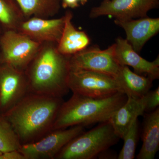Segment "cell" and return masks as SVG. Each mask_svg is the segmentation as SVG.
Here are the masks:
<instances>
[{
    "label": "cell",
    "instance_id": "cell-1",
    "mask_svg": "<svg viewBox=\"0 0 159 159\" xmlns=\"http://www.w3.org/2000/svg\"><path fill=\"white\" fill-rule=\"evenodd\" d=\"M62 98L29 92L3 116L14 129L22 145L35 142L53 130Z\"/></svg>",
    "mask_w": 159,
    "mask_h": 159
},
{
    "label": "cell",
    "instance_id": "cell-2",
    "mask_svg": "<svg viewBox=\"0 0 159 159\" xmlns=\"http://www.w3.org/2000/svg\"><path fill=\"white\" fill-rule=\"evenodd\" d=\"M57 45L42 43L25 71L30 93L59 98L68 93L70 57L61 54Z\"/></svg>",
    "mask_w": 159,
    "mask_h": 159
},
{
    "label": "cell",
    "instance_id": "cell-3",
    "mask_svg": "<svg viewBox=\"0 0 159 159\" xmlns=\"http://www.w3.org/2000/svg\"><path fill=\"white\" fill-rule=\"evenodd\" d=\"M127 99V96L122 92L102 98L73 93L69 100L63 101L61 106L53 130L107 122Z\"/></svg>",
    "mask_w": 159,
    "mask_h": 159
},
{
    "label": "cell",
    "instance_id": "cell-4",
    "mask_svg": "<svg viewBox=\"0 0 159 159\" xmlns=\"http://www.w3.org/2000/svg\"><path fill=\"white\" fill-rule=\"evenodd\" d=\"M120 139L114 132L109 121L102 122L72 139L55 159H95L116 144Z\"/></svg>",
    "mask_w": 159,
    "mask_h": 159
},
{
    "label": "cell",
    "instance_id": "cell-5",
    "mask_svg": "<svg viewBox=\"0 0 159 159\" xmlns=\"http://www.w3.org/2000/svg\"><path fill=\"white\" fill-rule=\"evenodd\" d=\"M67 86L73 93L92 98H105L122 92L116 80L111 75L71 67Z\"/></svg>",
    "mask_w": 159,
    "mask_h": 159
},
{
    "label": "cell",
    "instance_id": "cell-6",
    "mask_svg": "<svg viewBox=\"0 0 159 159\" xmlns=\"http://www.w3.org/2000/svg\"><path fill=\"white\" fill-rule=\"evenodd\" d=\"M41 44L18 31H4L0 41V63L25 71Z\"/></svg>",
    "mask_w": 159,
    "mask_h": 159
},
{
    "label": "cell",
    "instance_id": "cell-7",
    "mask_svg": "<svg viewBox=\"0 0 159 159\" xmlns=\"http://www.w3.org/2000/svg\"><path fill=\"white\" fill-rule=\"evenodd\" d=\"M84 131L82 125L55 129L37 141L22 145L18 151L25 159H55L69 142Z\"/></svg>",
    "mask_w": 159,
    "mask_h": 159
},
{
    "label": "cell",
    "instance_id": "cell-8",
    "mask_svg": "<svg viewBox=\"0 0 159 159\" xmlns=\"http://www.w3.org/2000/svg\"><path fill=\"white\" fill-rule=\"evenodd\" d=\"M70 67L108 74L116 77L121 65L115 55V45L105 50L86 48L70 57Z\"/></svg>",
    "mask_w": 159,
    "mask_h": 159
},
{
    "label": "cell",
    "instance_id": "cell-9",
    "mask_svg": "<svg viewBox=\"0 0 159 159\" xmlns=\"http://www.w3.org/2000/svg\"><path fill=\"white\" fill-rule=\"evenodd\" d=\"M29 92L25 71L0 63V115H5Z\"/></svg>",
    "mask_w": 159,
    "mask_h": 159
},
{
    "label": "cell",
    "instance_id": "cell-10",
    "mask_svg": "<svg viewBox=\"0 0 159 159\" xmlns=\"http://www.w3.org/2000/svg\"><path fill=\"white\" fill-rule=\"evenodd\" d=\"M159 6V0H104L91 9L89 17L110 16L118 20L140 18L147 17L148 11Z\"/></svg>",
    "mask_w": 159,
    "mask_h": 159
},
{
    "label": "cell",
    "instance_id": "cell-11",
    "mask_svg": "<svg viewBox=\"0 0 159 159\" xmlns=\"http://www.w3.org/2000/svg\"><path fill=\"white\" fill-rule=\"evenodd\" d=\"M64 16L56 19L31 17L20 24L17 31L36 42L58 43L64 26Z\"/></svg>",
    "mask_w": 159,
    "mask_h": 159
},
{
    "label": "cell",
    "instance_id": "cell-12",
    "mask_svg": "<svg viewBox=\"0 0 159 159\" xmlns=\"http://www.w3.org/2000/svg\"><path fill=\"white\" fill-rule=\"evenodd\" d=\"M115 45V55L120 65L132 67L134 73L153 81L159 79V57L152 61L146 60L134 50L126 39L121 37L116 39Z\"/></svg>",
    "mask_w": 159,
    "mask_h": 159
},
{
    "label": "cell",
    "instance_id": "cell-13",
    "mask_svg": "<svg viewBox=\"0 0 159 159\" xmlns=\"http://www.w3.org/2000/svg\"><path fill=\"white\" fill-rule=\"evenodd\" d=\"M115 24L126 34V39L136 52L139 53L145 43L159 31V18L147 17L138 19H115Z\"/></svg>",
    "mask_w": 159,
    "mask_h": 159
},
{
    "label": "cell",
    "instance_id": "cell-14",
    "mask_svg": "<svg viewBox=\"0 0 159 159\" xmlns=\"http://www.w3.org/2000/svg\"><path fill=\"white\" fill-rule=\"evenodd\" d=\"M64 16V26L57 48L61 54L70 57L87 48L90 39L84 31H79L74 27L72 11L67 10Z\"/></svg>",
    "mask_w": 159,
    "mask_h": 159
},
{
    "label": "cell",
    "instance_id": "cell-15",
    "mask_svg": "<svg viewBox=\"0 0 159 159\" xmlns=\"http://www.w3.org/2000/svg\"><path fill=\"white\" fill-rule=\"evenodd\" d=\"M145 112L144 97L140 99L127 97V100L111 117L109 121L116 134L122 139L133 122Z\"/></svg>",
    "mask_w": 159,
    "mask_h": 159
},
{
    "label": "cell",
    "instance_id": "cell-16",
    "mask_svg": "<svg viewBox=\"0 0 159 159\" xmlns=\"http://www.w3.org/2000/svg\"><path fill=\"white\" fill-rule=\"evenodd\" d=\"M115 78L127 97L137 99L142 98L150 90L153 81L149 77L132 72L126 66H120Z\"/></svg>",
    "mask_w": 159,
    "mask_h": 159
},
{
    "label": "cell",
    "instance_id": "cell-17",
    "mask_svg": "<svg viewBox=\"0 0 159 159\" xmlns=\"http://www.w3.org/2000/svg\"><path fill=\"white\" fill-rule=\"evenodd\" d=\"M142 132V145L138 159H153L159 148V108L145 116Z\"/></svg>",
    "mask_w": 159,
    "mask_h": 159
},
{
    "label": "cell",
    "instance_id": "cell-18",
    "mask_svg": "<svg viewBox=\"0 0 159 159\" xmlns=\"http://www.w3.org/2000/svg\"><path fill=\"white\" fill-rule=\"evenodd\" d=\"M26 19L31 17L50 18L58 13L61 0H15Z\"/></svg>",
    "mask_w": 159,
    "mask_h": 159
},
{
    "label": "cell",
    "instance_id": "cell-19",
    "mask_svg": "<svg viewBox=\"0 0 159 159\" xmlns=\"http://www.w3.org/2000/svg\"><path fill=\"white\" fill-rule=\"evenodd\" d=\"M25 19L15 0H0V23L4 31H17L20 24Z\"/></svg>",
    "mask_w": 159,
    "mask_h": 159
},
{
    "label": "cell",
    "instance_id": "cell-20",
    "mask_svg": "<svg viewBox=\"0 0 159 159\" xmlns=\"http://www.w3.org/2000/svg\"><path fill=\"white\" fill-rule=\"evenodd\" d=\"M21 145L10 122L5 116L0 115V152L5 153L19 150Z\"/></svg>",
    "mask_w": 159,
    "mask_h": 159
},
{
    "label": "cell",
    "instance_id": "cell-21",
    "mask_svg": "<svg viewBox=\"0 0 159 159\" xmlns=\"http://www.w3.org/2000/svg\"><path fill=\"white\" fill-rule=\"evenodd\" d=\"M139 134L138 119L133 122L127 133L122 139L124 140L123 147L117 156L118 159L134 158Z\"/></svg>",
    "mask_w": 159,
    "mask_h": 159
},
{
    "label": "cell",
    "instance_id": "cell-22",
    "mask_svg": "<svg viewBox=\"0 0 159 159\" xmlns=\"http://www.w3.org/2000/svg\"><path fill=\"white\" fill-rule=\"evenodd\" d=\"M145 100V112L152 111L159 105V87L153 91L149 90L144 96Z\"/></svg>",
    "mask_w": 159,
    "mask_h": 159
},
{
    "label": "cell",
    "instance_id": "cell-23",
    "mask_svg": "<svg viewBox=\"0 0 159 159\" xmlns=\"http://www.w3.org/2000/svg\"><path fill=\"white\" fill-rule=\"evenodd\" d=\"M0 159H25V158L22 154L18 150H16L2 153L0 157Z\"/></svg>",
    "mask_w": 159,
    "mask_h": 159
},
{
    "label": "cell",
    "instance_id": "cell-24",
    "mask_svg": "<svg viewBox=\"0 0 159 159\" xmlns=\"http://www.w3.org/2000/svg\"><path fill=\"white\" fill-rule=\"evenodd\" d=\"M61 6L64 9H75L80 6L79 2L78 0H61Z\"/></svg>",
    "mask_w": 159,
    "mask_h": 159
},
{
    "label": "cell",
    "instance_id": "cell-25",
    "mask_svg": "<svg viewBox=\"0 0 159 159\" xmlns=\"http://www.w3.org/2000/svg\"><path fill=\"white\" fill-rule=\"evenodd\" d=\"M4 31V30L2 27V25H1V23H0V41H1V38H2V35Z\"/></svg>",
    "mask_w": 159,
    "mask_h": 159
},
{
    "label": "cell",
    "instance_id": "cell-26",
    "mask_svg": "<svg viewBox=\"0 0 159 159\" xmlns=\"http://www.w3.org/2000/svg\"><path fill=\"white\" fill-rule=\"evenodd\" d=\"M88 0H78L80 3L82 5H85L86 3L87 2Z\"/></svg>",
    "mask_w": 159,
    "mask_h": 159
},
{
    "label": "cell",
    "instance_id": "cell-27",
    "mask_svg": "<svg viewBox=\"0 0 159 159\" xmlns=\"http://www.w3.org/2000/svg\"><path fill=\"white\" fill-rule=\"evenodd\" d=\"M2 152H0V157H1V155H2Z\"/></svg>",
    "mask_w": 159,
    "mask_h": 159
}]
</instances>
